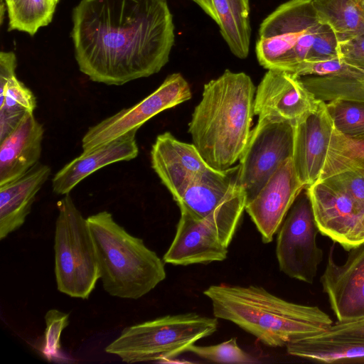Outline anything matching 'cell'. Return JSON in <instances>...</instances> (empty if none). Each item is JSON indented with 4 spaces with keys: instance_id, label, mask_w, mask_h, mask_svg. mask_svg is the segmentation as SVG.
<instances>
[{
    "instance_id": "6da1fadb",
    "label": "cell",
    "mask_w": 364,
    "mask_h": 364,
    "mask_svg": "<svg viewBox=\"0 0 364 364\" xmlns=\"http://www.w3.org/2000/svg\"><path fill=\"white\" fill-rule=\"evenodd\" d=\"M71 38L81 73L122 85L159 73L168 62L174 24L166 0H81Z\"/></svg>"
},
{
    "instance_id": "7a4b0ae2",
    "label": "cell",
    "mask_w": 364,
    "mask_h": 364,
    "mask_svg": "<svg viewBox=\"0 0 364 364\" xmlns=\"http://www.w3.org/2000/svg\"><path fill=\"white\" fill-rule=\"evenodd\" d=\"M255 92L249 75L229 70L204 85L188 132L213 168H229L240 159L252 131Z\"/></svg>"
},
{
    "instance_id": "3957f363",
    "label": "cell",
    "mask_w": 364,
    "mask_h": 364,
    "mask_svg": "<svg viewBox=\"0 0 364 364\" xmlns=\"http://www.w3.org/2000/svg\"><path fill=\"white\" fill-rule=\"evenodd\" d=\"M203 294L215 317L236 324L271 347L321 334L333 324L318 307L286 301L258 286L222 284L210 286Z\"/></svg>"
},
{
    "instance_id": "277c9868",
    "label": "cell",
    "mask_w": 364,
    "mask_h": 364,
    "mask_svg": "<svg viewBox=\"0 0 364 364\" xmlns=\"http://www.w3.org/2000/svg\"><path fill=\"white\" fill-rule=\"evenodd\" d=\"M87 222L97 252L100 279L112 296L137 299L166 278L164 262L142 239L129 234L107 211Z\"/></svg>"
},
{
    "instance_id": "5b68a950",
    "label": "cell",
    "mask_w": 364,
    "mask_h": 364,
    "mask_svg": "<svg viewBox=\"0 0 364 364\" xmlns=\"http://www.w3.org/2000/svg\"><path fill=\"white\" fill-rule=\"evenodd\" d=\"M218 321L195 313L167 315L124 328L105 348L123 362H168L216 331Z\"/></svg>"
},
{
    "instance_id": "8992f818",
    "label": "cell",
    "mask_w": 364,
    "mask_h": 364,
    "mask_svg": "<svg viewBox=\"0 0 364 364\" xmlns=\"http://www.w3.org/2000/svg\"><path fill=\"white\" fill-rule=\"evenodd\" d=\"M54 252L55 274L59 291L87 299L100 279L98 259L87 218L70 193L57 204Z\"/></svg>"
},
{
    "instance_id": "52a82bcc",
    "label": "cell",
    "mask_w": 364,
    "mask_h": 364,
    "mask_svg": "<svg viewBox=\"0 0 364 364\" xmlns=\"http://www.w3.org/2000/svg\"><path fill=\"white\" fill-rule=\"evenodd\" d=\"M240 164L212 168L193 181L175 201L181 212L208 225L228 247L245 210Z\"/></svg>"
},
{
    "instance_id": "ba28073f",
    "label": "cell",
    "mask_w": 364,
    "mask_h": 364,
    "mask_svg": "<svg viewBox=\"0 0 364 364\" xmlns=\"http://www.w3.org/2000/svg\"><path fill=\"white\" fill-rule=\"evenodd\" d=\"M321 24L312 0H289L281 4L259 26L255 47L259 63L267 70L292 73L296 47Z\"/></svg>"
},
{
    "instance_id": "9c48e42d",
    "label": "cell",
    "mask_w": 364,
    "mask_h": 364,
    "mask_svg": "<svg viewBox=\"0 0 364 364\" xmlns=\"http://www.w3.org/2000/svg\"><path fill=\"white\" fill-rule=\"evenodd\" d=\"M319 231L307 187L289 210L278 232L276 254L280 270L288 277L312 284L323 252L316 244Z\"/></svg>"
},
{
    "instance_id": "30bf717a",
    "label": "cell",
    "mask_w": 364,
    "mask_h": 364,
    "mask_svg": "<svg viewBox=\"0 0 364 364\" xmlns=\"http://www.w3.org/2000/svg\"><path fill=\"white\" fill-rule=\"evenodd\" d=\"M294 125L273 117L258 118L239 159L246 203L253 199L294 151Z\"/></svg>"
},
{
    "instance_id": "8fae6325",
    "label": "cell",
    "mask_w": 364,
    "mask_h": 364,
    "mask_svg": "<svg viewBox=\"0 0 364 364\" xmlns=\"http://www.w3.org/2000/svg\"><path fill=\"white\" fill-rule=\"evenodd\" d=\"M191 90L180 73H173L153 92L136 105L123 109L90 127L82 139V152H89L103 144L138 129L159 113L191 98Z\"/></svg>"
},
{
    "instance_id": "7c38bea8",
    "label": "cell",
    "mask_w": 364,
    "mask_h": 364,
    "mask_svg": "<svg viewBox=\"0 0 364 364\" xmlns=\"http://www.w3.org/2000/svg\"><path fill=\"white\" fill-rule=\"evenodd\" d=\"M319 101L305 87L299 76L271 69L256 89L254 113L259 118L273 117L294 125L314 111Z\"/></svg>"
},
{
    "instance_id": "4fadbf2b",
    "label": "cell",
    "mask_w": 364,
    "mask_h": 364,
    "mask_svg": "<svg viewBox=\"0 0 364 364\" xmlns=\"http://www.w3.org/2000/svg\"><path fill=\"white\" fill-rule=\"evenodd\" d=\"M333 247L330 249L321 277L323 290L337 321L364 318V242L351 248L346 261L341 265L333 259Z\"/></svg>"
},
{
    "instance_id": "5bb4252c",
    "label": "cell",
    "mask_w": 364,
    "mask_h": 364,
    "mask_svg": "<svg viewBox=\"0 0 364 364\" xmlns=\"http://www.w3.org/2000/svg\"><path fill=\"white\" fill-rule=\"evenodd\" d=\"M306 186L287 159L270 177L256 196L246 203L245 210L264 243L272 241L297 196Z\"/></svg>"
},
{
    "instance_id": "9a60e30c",
    "label": "cell",
    "mask_w": 364,
    "mask_h": 364,
    "mask_svg": "<svg viewBox=\"0 0 364 364\" xmlns=\"http://www.w3.org/2000/svg\"><path fill=\"white\" fill-rule=\"evenodd\" d=\"M292 162L304 186L316 183L321 176L334 129L326 102L294 125Z\"/></svg>"
},
{
    "instance_id": "2e32d148",
    "label": "cell",
    "mask_w": 364,
    "mask_h": 364,
    "mask_svg": "<svg viewBox=\"0 0 364 364\" xmlns=\"http://www.w3.org/2000/svg\"><path fill=\"white\" fill-rule=\"evenodd\" d=\"M151 167L174 200L210 167L195 145L181 141L170 132L157 136L151 149Z\"/></svg>"
},
{
    "instance_id": "e0dca14e",
    "label": "cell",
    "mask_w": 364,
    "mask_h": 364,
    "mask_svg": "<svg viewBox=\"0 0 364 364\" xmlns=\"http://www.w3.org/2000/svg\"><path fill=\"white\" fill-rule=\"evenodd\" d=\"M307 188L319 232L347 250L363 210L348 194L326 180Z\"/></svg>"
},
{
    "instance_id": "ac0fdd59",
    "label": "cell",
    "mask_w": 364,
    "mask_h": 364,
    "mask_svg": "<svg viewBox=\"0 0 364 364\" xmlns=\"http://www.w3.org/2000/svg\"><path fill=\"white\" fill-rule=\"evenodd\" d=\"M228 247L205 223L181 212L175 237L163 257L174 265L208 264L226 259Z\"/></svg>"
},
{
    "instance_id": "d6986e66",
    "label": "cell",
    "mask_w": 364,
    "mask_h": 364,
    "mask_svg": "<svg viewBox=\"0 0 364 364\" xmlns=\"http://www.w3.org/2000/svg\"><path fill=\"white\" fill-rule=\"evenodd\" d=\"M136 134L129 133L89 152H82L68 162L53 176V192L63 196L68 194L96 171L111 164L135 159L139 154Z\"/></svg>"
},
{
    "instance_id": "ffe728a7",
    "label": "cell",
    "mask_w": 364,
    "mask_h": 364,
    "mask_svg": "<svg viewBox=\"0 0 364 364\" xmlns=\"http://www.w3.org/2000/svg\"><path fill=\"white\" fill-rule=\"evenodd\" d=\"M44 129L27 112L18 126L0 141V186L16 180L39 161Z\"/></svg>"
},
{
    "instance_id": "44dd1931",
    "label": "cell",
    "mask_w": 364,
    "mask_h": 364,
    "mask_svg": "<svg viewBox=\"0 0 364 364\" xmlns=\"http://www.w3.org/2000/svg\"><path fill=\"white\" fill-rule=\"evenodd\" d=\"M50 173L48 165L38 163L19 178L0 186V240L23 225Z\"/></svg>"
},
{
    "instance_id": "7402d4cb",
    "label": "cell",
    "mask_w": 364,
    "mask_h": 364,
    "mask_svg": "<svg viewBox=\"0 0 364 364\" xmlns=\"http://www.w3.org/2000/svg\"><path fill=\"white\" fill-rule=\"evenodd\" d=\"M293 356L328 363H364V338H318L314 336L287 345Z\"/></svg>"
},
{
    "instance_id": "603a6c76",
    "label": "cell",
    "mask_w": 364,
    "mask_h": 364,
    "mask_svg": "<svg viewBox=\"0 0 364 364\" xmlns=\"http://www.w3.org/2000/svg\"><path fill=\"white\" fill-rule=\"evenodd\" d=\"M220 32L232 53L240 59L250 50L251 26L249 0H211Z\"/></svg>"
},
{
    "instance_id": "cb8c5ba5",
    "label": "cell",
    "mask_w": 364,
    "mask_h": 364,
    "mask_svg": "<svg viewBox=\"0 0 364 364\" xmlns=\"http://www.w3.org/2000/svg\"><path fill=\"white\" fill-rule=\"evenodd\" d=\"M300 79L319 100L336 99L364 102V69L346 63L338 73L326 76H304Z\"/></svg>"
},
{
    "instance_id": "d4e9b609",
    "label": "cell",
    "mask_w": 364,
    "mask_h": 364,
    "mask_svg": "<svg viewBox=\"0 0 364 364\" xmlns=\"http://www.w3.org/2000/svg\"><path fill=\"white\" fill-rule=\"evenodd\" d=\"M318 21L328 26L338 43L364 33V14L355 0H312Z\"/></svg>"
},
{
    "instance_id": "484cf974",
    "label": "cell",
    "mask_w": 364,
    "mask_h": 364,
    "mask_svg": "<svg viewBox=\"0 0 364 364\" xmlns=\"http://www.w3.org/2000/svg\"><path fill=\"white\" fill-rule=\"evenodd\" d=\"M345 171L364 174V139L346 137L334 128L318 181Z\"/></svg>"
},
{
    "instance_id": "4316f807",
    "label": "cell",
    "mask_w": 364,
    "mask_h": 364,
    "mask_svg": "<svg viewBox=\"0 0 364 364\" xmlns=\"http://www.w3.org/2000/svg\"><path fill=\"white\" fill-rule=\"evenodd\" d=\"M9 16V31H19L33 36L48 25L58 4L53 0H4Z\"/></svg>"
},
{
    "instance_id": "83f0119b",
    "label": "cell",
    "mask_w": 364,
    "mask_h": 364,
    "mask_svg": "<svg viewBox=\"0 0 364 364\" xmlns=\"http://www.w3.org/2000/svg\"><path fill=\"white\" fill-rule=\"evenodd\" d=\"M36 98L16 76L6 85L0 94V130L4 134L12 132L27 112L33 113Z\"/></svg>"
},
{
    "instance_id": "f1b7e54d",
    "label": "cell",
    "mask_w": 364,
    "mask_h": 364,
    "mask_svg": "<svg viewBox=\"0 0 364 364\" xmlns=\"http://www.w3.org/2000/svg\"><path fill=\"white\" fill-rule=\"evenodd\" d=\"M334 128L351 139H364V102L336 99L326 102Z\"/></svg>"
},
{
    "instance_id": "f546056e",
    "label": "cell",
    "mask_w": 364,
    "mask_h": 364,
    "mask_svg": "<svg viewBox=\"0 0 364 364\" xmlns=\"http://www.w3.org/2000/svg\"><path fill=\"white\" fill-rule=\"evenodd\" d=\"M203 359L215 363H253L255 358L240 348L232 338L221 343L201 346L191 345L187 350Z\"/></svg>"
},
{
    "instance_id": "4dcf8cb0",
    "label": "cell",
    "mask_w": 364,
    "mask_h": 364,
    "mask_svg": "<svg viewBox=\"0 0 364 364\" xmlns=\"http://www.w3.org/2000/svg\"><path fill=\"white\" fill-rule=\"evenodd\" d=\"M46 329L42 351L48 360L56 356L60 348L63 330L69 324V314L50 309L45 315Z\"/></svg>"
},
{
    "instance_id": "1f68e13d",
    "label": "cell",
    "mask_w": 364,
    "mask_h": 364,
    "mask_svg": "<svg viewBox=\"0 0 364 364\" xmlns=\"http://www.w3.org/2000/svg\"><path fill=\"white\" fill-rule=\"evenodd\" d=\"M338 58L340 55L337 37L328 26L321 23L306 60L318 61Z\"/></svg>"
},
{
    "instance_id": "d6a6232c",
    "label": "cell",
    "mask_w": 364,
    "mask_h": 364,
    "mask_svg": "<svg viewBox=\"0 0 364 364\" xmlns=\"http://www.w3.org/2000/svg\"><path fill=\"white\" fill-rule=\"evenodd\" d=\"M324 180L330 182L348 194L364 213L363 173L355 171H345L328 177Z\"/></svg>"
},
{
    "instance_id": "836d02e7",
    "label": "cell",
    "mask_w": 364,
    "mask_h": 364,
    "mask_svg": "<svg viewBox=\"0 0 364 364\" xmlns=\"http://www.w3.org/2000/svg\"><path fill=\"white\" fill-rule=\"evenodd\" d=\"M345 65L346 63L340 58L318 61L305 60L296 67L293 73L299 77L326 76L338 73Z\"/></svg>"
},
{
    "instance_id": "e575fe53",
    "label": "cell",
    "mask_w": 364,
    "mask_h": 364,
    "mask_svg": "<svg viewBox=\"0 0 364 364\" xmlns=\"http://www.w3.org/2000/svg\"><path fill=\"white\" fill-rule=\"evenodd\" d=\"M318 338H364V318L333 323L325 332L314 336Z\"/></svg>"
},
{
    "instance_id": "d590c367",
    "label": "cell",
    "mask_w": 364,
    "mask_h": 364,
    "mask_svg": "<svg viewBox=\"0 0 364 364\" xmlns=\"http://www.w3.org/2000/svg\"><path fill=\"white\" fill-rule=\"evenodd\" d=\"M340 58L347 64L364 69V33L338 43Z\"/></svg>"
},
{
    "instance_id": "8d00e7d4",
    "label": "cell",
    "mask_w": 364,
    "mask_h": 364,
    "mask_svg": "<svg viewBox=\"0 0 364 364\" xmlns=\"http://www.w3.org/2000/svg\"><path fill=\"white\" fill-rule=\"evenodd\" d=\"M17 58L14 52L1 51L0 53V94L9 82L16 77Z\"/></svg>"
},
{
    "instance_id": "74e56055",
    "label": "cell",
    "mask_w": 364,
    "mask_h": 364,
    "mask_svg": "<svg viewBox=\"0 0 364 364\" xmlns=\"http://www.w3.org/2000/svg\"><path fill=\"white\" fill-rule=\"evenodd\" d=\"M363 242H364V213L350 235L347 250H350Z\"/></svg>"
},
{
    "instance_id": "f35d334b",
    "label": "cell",
    "mask_w": 364,
    "mask_h": 364,
    "mask_svg": "<svg viewBox=\"0 0 364 364\" xmlns=\"http://www.w3.org/2000/svg\"><path fill=\"white\" fill-rule=\"evenodd\" d=\"M196 4H198L203 11L209 16L217 24L218 19L213 6L211 0H192Z\"/></svg>"
},
{
    "instance_id": "ab89813d",
    "label": "cell",
    "mask_w": 364,
    "mask_h": 364,
    "mask_svg": "<svg viewBox=\"0 0 364 364\" xmlns=\"http://www.w3.org/2000/svg\"><path fill=\"white\" fill-rule=\"evenodd\" d=\"M355 1L364 14V0H355Z\"/></svg>"
},
{
    "instance_id": "60d3db41",
    "label": "cell",
    "mask_w": 364,
    "mask_h": 364,
    "mask_svg": "<svg viewBox=\"0 0 364 364\" xmlns=\"http://www.w3.org/2000/svg\"><path fill=\"white\" fill-rule=\"evenodd\" d=\"M53 1H55V3H58L59 0H53Z\"/></svg>"
}]
</instances>
